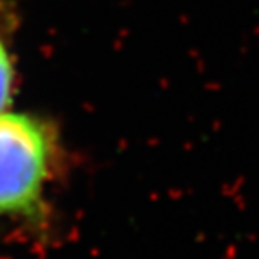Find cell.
Here are the masks:
<instances>
[{
    "mask_svg": "<svg viewBox=\"0 0 259 259\" xmlns=\"http://www.w3.org/2000/svg\"><path fill=\"white\" fill-rule=\"evenodd\" d=\"M44 128L24 115H0V214L29 212L48 167Z\"/></svg>",
    "mask_w": 259,
    "mask_h": 259,
    "instance_id": "cell-1",
    "label": "cell"
},
{
    "mask_svg": "<svg viewBox=\"0 0 259 259\" xmlns=\"http://www.w3.org/2000/svg\"><path fill=\"white\" fill-rule=\"evenodd\" d=\"M10 82H12V71H10L7 53H5L4 44H2V40H0V110H2L9 101Z\"/></svg>",
    "mask_w": 259,
    "mask_h": 259,
    "instance_id": "cell-2",
    "label": "cell"
}]
</instances>
